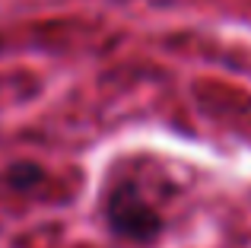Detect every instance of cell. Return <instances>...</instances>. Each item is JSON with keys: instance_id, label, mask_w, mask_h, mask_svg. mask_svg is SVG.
<instances>
[{"instance_id": "cell-1", "label": "cell", "mask_w": 251, "mask_h": 248, "mask_svg": "<svg viewBox=\"0 0 251 248\" xmlns=\"http://www.w3.org/2000/svg\"><path fill=\"white\" fill-rule=\"evenodd\" d=\"M105 220H108L111 232L127 242H153L162 232V217L156 207L140 194L134 181H118L111 188L108 200H105Z\"/></svg>"}, {"instance_id": "cell-2", "label": "cell", "mask_w": 251, "mask_h": 248, "mask_svg": "<svg viewBox=\"0 0 251 248\" xmlns=\"http://www.w3.org/2000/svg\"><path fill=\"white\" fill-rule=\"evenodd\" d=\"M3 181H6V188H13V191H19V194L35 191V188L45 181V169L38 166V162H25V159L13 162V166L3 172Z\"/></svg>"}]
</instances>
